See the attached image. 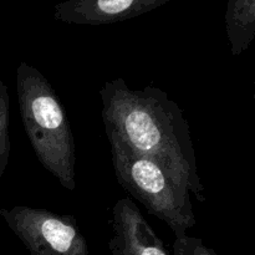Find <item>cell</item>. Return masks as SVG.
Segmentation results:
<instances>
[{
  "label": "cell",
  "instance_id": "1",
  "mask_svg": "<svg viewBox=\"0 0 255 255\" xmlns=\"http://www.w3.org/2000/svg\"><path fill=\"white\" fill-rule=\"evenodd\" d=\"M105 131L157 162L177 186L206 201L198 174L188 122L163 90L131 89L124 79L107 81L100 90Z\"/></svg>",
  "mask_w": 255,
  "mask_h": 255
},
{
  "label": "cell",
  "instance_id": "2",
  "mask_svg": "<svg viewBox=\"0 0 255 255\" xmlns=\"http://www.w3.org/2000/svg\"><path fill=\"white\" fill-rule=\"evenodd\" d=\"M20 115L36 158L64 188H76V146L64 106L49 80L27 62L16 69Z\"/></svg>",
  "mask_w": 255,
  "mask_h": 255
},
{
  "label": "cell",
  "instance_id": "3",
  "mask_svg": "<svg viewBox=\"0 0 255 255\" xmlns=\"http://www.w3.org/2000/svg\"><path fill=\"white\" fill-rule=\"evenodd\" d=\"M117 182L144 208L167 224L176 238L187 236L197 224L189 192L177 186L151 157L129 147L117 134L106 131Z\"/></svg>",
  "mask_w": 255,
  "mask_h": 255
},
{
  "label": "cell",
  "instance_id": "4",
  "mask_svg": "<svg viewBox=\"0 0 255 255\" xmlns=\"http://www.w3.org/2000/svg\"><path fill=\"white\" fill-rule=\"evenodd\" d=\"M0 216L31 255H90L72 216L26 206L0 207Z\"/></svg>",
  "mask_w": 255,
  "mask_h": 255
},
{
  "label": "cell",
  "instance_id": "5",
  "mask_svg": "<svg viewBox=\"0 0 255 255\" xmlns=\"http://www.w3.org/2000/svg\"><path fill=\"white\" fill-rule=\"evenodd\" d=\"M112 255H169L156 232L129 198H121L112 208Z\"/></svg>",
  "mask_w": 255,
  "mask_h": 255
},
{
  "label": "cell",
  "instance_id": "6",
  "mask_svg": "<svg viewBox=\"0 0 255 255\" xmlns=\"http://www.w3.org/2000/svg\"><path fill=\"white\" fill-rule=\"evenodd\" d=\"M171 0H67L56 4L57 21L77 25H105L152 11Z\"/></svg>",
  "mask_w": 255,
  "mask_h": 255
},
{
  "label": "cell",
  "instance_id": "7",
  "mask_svg": "<svg viewBox=\"0 0 255 255\" xmlns=\"http://www.w3.org/2000/svg\"><path fill=\"white\" fill-rule=\"evenodd\" d=\"M226 31L234 56L249 49L255 36V0H229Z\"/></svg>",
  "mask_w": 255,
  "mask_h": 255
},
{
  "label": "cell",
  "instance_id": "8",
  "mask_svg": "<svg viewBox=\"0 0 255 255\" xmlns=\"http://www.w3.org/2000/svg\"><path fill=\"white\" fill-rule=\"evenodd\" d=\"M10 99L7 87L0 81V178L6 171L10 156L9 137Z\"/></svg>",
  "mask_w": 255,
  "mask_h": 255
},
{
  "label": "cell",
  "instance_id": "9",
  "mask_svg": "<svg viewBox=\"0 0 255 255\" xmlns=\"http://www.w3.org/2000/svg\"><path fill=\"white\" fill-rule=\"evenodd\" d=\"M173 255H217L216 251L196 237H179L173 242Z\"/></svg>",
  "mask_w": 255,
  "mask_h": 255
}]
</instances>
